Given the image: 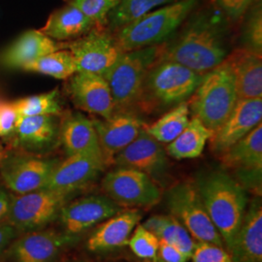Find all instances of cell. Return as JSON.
Segmentation results:
<instances>
[{
    "label": "cell",
    "mask_w": 262,
    "mask_h": 262,
    "mask_svg": "<svg viewBox=\"0 0 262 262\" xmlns=\"http://www.w3.org/2000/svg\"><path fill=\"white\" fill-rule=\"evenodd\" d=\"M193 12L182 25L178 36L168 45H162L159 59L175 61L205 74L228 56L227 19L217 9Z\"/></svg>",
    "instance_id": "cell-1"
},
{
    "label": "cell",
    "mask_w": 262,
    "mask_h": 262,
    "mask_svg": "<svg viewBox=\"0 0 262 262\" xmlns=\"http://www.w3.org/2000/svg\"><path fill=\"white\" fill-rule=\"evenodd\" d=\"M195 184L209 217L229 250L249 205L246 189L223 171L204 174Z\"/></svg>",
    "instance_id": "cell-2"
},
{
    "label": "cell",
    "mask_w": 262,
    "mask_h": 262,
    "mask_svg": "<svg viewBox=\"0 0 262 262\" xmlns=\"http://www.w3.org/2000/svg\"><path fill=\"white\" fill-rule=\"evenodd\" d=\"M199 0H179L152 10L115 30V40L122 52L162 45L195 10Z\"/></svg>",
    "instance_id": "cell-3"
},
{
    "label": "cell",
    "mask_w": 262,
    "mask_h": 262,
    "mask_svg": "<svg viewBox=\"0 0 262 262\" xmlns=\"http://www.w3.org/2000/svg\"><path fill=\"white\" fill-rule=\"evenodd\" d=\"M202 77L181 63L159 59L146 76L137 104L147 111H157L187 102Z\"/></svg>",
    "instance_id": "cell-4"
},
{
    "label": "cell",
    "mask_w": 262,
    "mask_h": 262,
    "mask_svg": "<svg viewBox=\"0 0 262 262\" xmlns=\"http://www.w3.org/2000/svg\"><path fill=\"white\" fill-rule=\"evenodd\" d=\"M238 99L234 76L224 60L203 74L187 105L193 117L215 131L233 110Z\"/></svg>",
    "instance_id": "cell-5"
},
{
    "label": "cell",
    "mask_w": 262,
    "mask_h": 262,
    "mask_svg": "<svg viewBox=\"0 0 262 262\" xmlns=\"http://www.w3.org/2000/svg\"><path fill=\"white\" fill-rule=\"evenodd\" d=\"M161 52L162 45L122 52L104 76L111 89L116 111L126 112V109L137 104L146 76L159 61Z\"/></svg>",
    "instance_id": "cell-6"
},
{
    "label": "cell",
    "mask_w": 262,
    "mask_h": 262,
    "mask_svg": "<svg viewBox=\"0 0 262 262\" xmlns=\"http://www.w3.org/2000/svg\"><path fill=\"white\" fill-rule=\"evenodd\" d=\"M73 194L48 188L13 194L6 223L19 234L43 229L58 219L61 209Z\"/></svg>",
    "instance_id": "cell-7"
},
{
    "label": "cell",
    "mask_w": 262,
    "mask_h": 262,
    "mask_svg": "<svg viewBox=\"0 0 262 262\" xmlns=\"http://www.w3.org/2000/svg\"><path fill=\"white\" fill-rule=\"evenodd\" d=\"M166 204L171 215L187 228L194 240L224 247L225 243L209 217L195 183L186 181L173 186L167 191Z\"/></svg>",
    "instance_id": "cell-8"
},
{
    "label": "cell",
    "mask_w": 262,
    "mask_h": 262,
    "mask_svg": "<svg viewBox=\"0 0 262 262\" xmlns=\"http://www.w3.org/2000/svg\"><path fill=\"white\" fill-rule=\"evenodd\" d=\"M59 160L17 150L1 157L0 178L13 194L44 188Z\"/></svg>",
    "instance_id": "cell-9"
},
{
    "label": "cell",
    "mask_w": 262,
    "mask_h": 262,
    "mask_svg": "<svg viewBox=\"0 0 262 262\" xmlns=\"http://www.w3.org/2000/svg\"><path fill=\"white\" fill-rule=\"evenodd\" d=\"M78 236L53 229H39L18 235L8 246L0 261L58 262Z\"/></svg>",
    "instance_id": "cell-10"
},
{
    "label": "cell",
    "mask_w": 262,
    "mask_h": 262,
    "mask_svg": "<svg viewBox=\"0 0 262 262\" xmlns=\"http://www.w3.org/2000/svg\"><path fill=\"white\" fill-rule=\"evenodd\" d=\"M102 187L107 195L120 206H154L161 198L159 186L152 179L127 167H118L108 172Z\"/></svg>",
    "instance_id": "cell-11"
},
{
    "label": "cell",
    "mask_w": 262,
    "mask_h": 262,
    "mask_svg": "<svg viewBox=\"0 0 262 262\" xmlns=\"http://www.w3.org/2000/svg\"><path fill=\"white\" fill-rule=\"evenodd\" d=\"M78 71L105 76L117 62L122 51L114 36L94 28L85 35L66 44Z\"/></svg>",
    "instance_id": "cell-12"
},
{
    "label": "cell",
    "mask_w": 262,
    "mask_h": 262,
    "mask_svg": "<svg viewBox=\"0 0 262 262\" xmlns=\"http://www.w3.org/2000/svg\"><path fill=\"white\" fill-rule=\"evenodd\" d=\"M225 168L236 171L237 181L246 189L261 192L262 122L221 155Z\"/></svg>",
    "instance_id": "cell-13"
},
{
    "label": "cell",
    "mask_w": 262,
    "mask_h": 262,
    "mask_svg": "<svg viewBox=\"0 0 262 262\" xmlns=\"http://www.w3.org/2000/svg\"><path fill=\"white\" fill-rule=\"evenodd\" d=\"M120 207L109 196L89 195L68 201L58 219L64 232L78 236L120 213Z\"/></svg>",
    "instance_id": "cell-14"
},
{
    "label": "cell",
    "mask_w": 262,
    "mask_h": 262,
    "mask_svg": "<svg viewBox=\"0 0 262 262\" xmlns=\"http://www.w3.org/2000/svg\"><path fill=\"white\" fill-rule=\"evenodd\" d=\"M113 161L119 167L135 169L147 174L156 183L164 178L168 171L167 152L162 144L144 129L137 138L121 150Z\"/></svg>",
    "instance_id": "cell-15"
},
{
    "label": "cell",
    "mask_w": 262,
    "mask_h": 262,
    "mask_svg": "<svg viewBox=\"0 0 262 262\" xmlns=\"http://www.w3.org/2000/svg\"><path fill=\"white\" fill-rule=\"evenodd\" d=\"M68 93L76 107L108 119L116 112L111 89L103 76L77 71L68 79Z\"/></svg>",
    "instance_id": "cell-16"
},
{
    "label": "cell",
    "mask_w": 262,
    "mask_h": 262,
    "mask_svg": "<svg viewBox=\"0 0 262 262\" xmlns=\"http://www.w3.org/2000/svg\"><path fill=\"white\" fill-rule=\"evenodd\" d=\"M262 98L238 99L233 110L211 137V149L220 156L261 123Z\"/></svg>",
    "instance_id": "cell-17"
},
{
    "label": "cell",
    "mask_w": 262,
    "mask_h": 262,
    "mask_svg": "<svg viewBox=\"0 0 262 262\" xmlns=\"http://www.w3.org/2000/svg\"><path fill=\"white\" fill-rule=\"evenodd\" d=\"M106 165L103 159L91 156H68L58 161L44 188L75 193L97 178Z\"/></svg>",
    "instance_id": "cell-18"
},
{
    "label": "cell",
    "mask_w": 262,
    "mask_h": 262,
    "mask_svg": "<svg viewBox=\"0 0 262 262\" xmlns=\"http://www.w3.org/2000/svg\"><path fill=\"white\" fill-rule=\"evenodd\" d=\"M92 121L107 164L137 138L145 124L140 118L127 112L116 113L108 119Z\"/></svg>",
    "instance_id": "cell-19"
},
{
    "label": "cell",
    "mask_w": 262,
    "mask_h": 262,
    "mask_svg": "<svg viewBox=\"0 0 262 262\" xmlns=\"http://www.w3.org/2000/svg\"><path fill=\"white\" fill-rule=\"evenodd\" d=\"M59 126L57 116L20 117L10 137L18 150L39 156L56 145Z\"/></svg>",
    "instance_id": "cell-20"
},
{
    "label": "cell",
    "mask_w": 262,
    "mask_h": 262,
    "mask_svg": "<svg viewBox=\"0 0 262 262\" xmlns=\"http://www.w3.org/2000/svg\"><path fill=\"white\" fill-rule=\"evenodd\" d=\"M66 48V44L48 37L40 30H28L1 52L0 66L23 70L39 57Z\"/></svg>",
    "instance_id": "cell-21"
},
{
    "label": "cell",
    "mask_w": 262,
    "mask_h": 262,
    "mask_svg": "<svg viewBox=\"0 0 262 262\" xmlns=\"http://www.w3.org/2000/svg\"><path fill=\"white\" fill-rule=\"evenodd\" d=\"M232 262H262V206L260 198L248 205L230 249Z\"/></svg>",
    "instance_id": "cell-22"
},
{
    "label": "cell",
    "mask_w": 262,
    "mask_h": 262,
    "mask_svg": "<svg viewBox=\"0 0 262 262\" xmlns=\"http://www.w3.org/2000/svg\"><path fill=\"white\" fill-rule=\"evenodd\" d=\"M59 140L67 156L85 155L106 162L93 121L81 113L66 116L59 126Z\"/></svg>",
    "instance_id": "cell-23"
},
{
    "label": "cell",
    "mask_w": 262,
    "mask_h": 262,
    "mask_svg": "<svg viewBox=\"0 0 262 262\" xmlns=\"http://www.w3.org/2000/svg\"><path fill=\"white\" fill-rule=\"evenodd\" d=\"M142 214L137 209L120 212L104 221L90 236L86 248L92 252H104L126 246Z\"/></svg>",
    "instance_id": "cell-24"
},
{
    "label": "cell",
    "mask_w": 262,
    "mask_h": 262,
    "mask_svg": "<svg viewBox=\"0 0 262 262\" xmlns=\"http://www.w3.org/2000/svg\"><path fill=\"white\" fill-rule=\"evenodd\" d=\"M234 76L239 99L262 98V55L238 49L225 59Z\"/></svg>",
    "instance_id": "cell-25"
},
{
    "label": "cell",
    "mask_w": 262,
    "mask_h": 262,
    "mask_svg": "<svg viewBox=\"0 0 262 262\" xmlns=\"http://www.w3.org/2000/svg\"><path fill=\"white\" fill-rule=\"evenodd\" d=\"M94 21L71 3L53 12L45 26L40 29L48 37L57 42L73 41L82 37L93 28Z\"/></svg>",
    "instance_id": "cell-26"
},
{
    "label": "cell",
    "mask_w": 262,
    "mask_h": 262,
    "mask_svg": "<svg viewBox=\"0 0 262 262\" xmlns=\"http://www.w3.org/2000/svg\"><path fill=\"white\" fill-rule=\"evenodd\" d=\"M214 131L208 128L196 117H192L178 137L167 144L165 150L174 159H196L202 155Z\"/></svg>",
    "instance_id": "cell-27"
},
{
    "label": "cell",
    "mask_w": 262,
    "mask_h": 262,
    "mask_svg": "<svg viewBox=\"0 0 262 262\" xmlns=\"http://www.w3.org/2000/svg\"><path fill=\"white\" fill-rule=\"evenodd\" d=\"M143 225L156 235L159 240L175 245L189 257L191 256L196 241L175 216L172 215H152Z\"/></svg>",
    "instance_id": "cell-28"
},
{
    "label": "cell",
    "mask_w": 262,
    "mask_h": 262,
    "mask_svg": "<svg viewBox=\"0 0 262 262\" xmlns=\"http://www.w3.org/2000/svg\"><path fill=\"white\" fill-rule=\"evenodd\" d=\"M189 112L187 102H183L163 114L158 121L144 124L143 129L160 144H169L187 127L190 121Z\"/></svg>",
    "instance_id": "cell-29"
},
{
    "label": "cell",
    "mask_w": 262,
    "mask_h": 262,
    "mask_svg": "<svg viewBox=\"0 0 262 262\" xmlns=\"http://www.w3.org/2000/svg\"><path fill=\"white\" fill-rule=\"evenodd\" d=\"M23 70L50 76L58 80H68L78 71L73 56L67 48L39 57L25 66Z\"/></svg>",
    "instance_id": "cell-30"
},
{
    "label": "cell",
    "mask_w": 262,
    "mask_h": 262,
    "mask_svg": "<svg viewBox=\"0 0 262 262\" xmlns=\"http://www.w3.org/2000/svg\"><path fill=\"white\" fill-rule=\"evenodd\" d=\"M176 1L179 0H121L118 6L110 13L107 24L115 31L156 8Z\"/></svg>",
    "instance_id": "cell-31"
},
{
    "label": "cell",
    "mask_w": 262,
    "mask_h": 262,
    "mask_svg": "<svg viewBox=\"0 0 262 262\" xmlns=\"http://www.w3.org/2000/svg\"><path fill=\"white\" fill-rule=\"evenodd\" d=\"M13 103L20 117L58 116L62 111L57 90L20 98Z\"/></svg>",
    "instance_id": "cell-32"
},
{
    "label": "cell",
    "mask_w": 262,
    "mask_h": 262,
    "mask_svg": "<svg viewBox=\"0 0 262 262\" xmlns=\"http://www.w3.org/2000/svg\"><path fill=\"white\" fill-rule=\"evenodd\" d=\"M243 18L241 42L244 49L262 55L261 0H256Z\"/></svg>",
    "instance_id": "cell-33"
},
{
    "label": "cell",
    "mask_w": 262,
    "mask_h": 262,
    "mask_svg": "<svg viewBox=\"0 0 262 262\" xmlns=\"http://www.w3.org/2000/svg\"><path fill=\"white\" fill-rule=\"evenodd\" d=\"M126 245L138 258L155 261L159 250V239L144 225H138Z\"/></svg>",
    "instance_id": "cell-34"
},
{
    "label": "cell",
    "mask_w": 262,
    "mask_h": 262,
    "mask_svg": "<svg viewBox=\"0 0 262 262\" xmlns=\"http://www.w3.org/2000/svg\"><path fill=\"white\" fill-rule=\"evenodd\" d=\"M121 0H68V3L81 10L92 19L97 28L108 23V17Z\"/></svg>",
    "instance_id": "cell-35"
},
{
    "label": "cell",
    "mask_w": 262,
    "mask_h": 262,
    "mask_svg": "<svg viewBox=\"0 0 262 262\" xmlns=\"http://www.w3.org/2000/svg\"><path fill=\"white\" fill-rule=\"evenodd\" d=\"M190 258L192 262H232L230 254L224 247L198 241Z\"/></svg>",
    "instance_id": "cell-36"
},
{
    "label": "cell",
    "mask_w": 262,
    "mask_h": 262,
    "mask_svg": "<svg viewBox=\"0 0 262 262\" xmlns=\"http://www.w3.org/2000/svg\"><path fill=\"white\" fill-rule=\"evenodd\" d=\"M215 7L226 19L237 21L242 19L247 11L256 0H213Z\"/></svg>",
    "instance_id": "cell-37"
},
{
    "label": "cell",
    "mask_w": 262,
    "mask_h": 262,
    "mask_svg": "<svg viewBox=\"0 0 262 262\" xmlns=\"http://www.w3.org/2000/svg\"><path fill=\"white\" fill-rule=\"evenodd\" d=\"M19 112L13 102H0V136L10 137L19 122Z\"/></svg>",
    "instance_id": "cell-38"
},
{
    "label": "cell",
    "mask_w": 262,
    "mask_h": 262,
    "mask_svg": "<svg viewBox=\"0 0 262 262\" xmlns=\"http://www.w3.org/2000/svg\"><path fill=\"white\" fill-rule=\"evenodd\" d=\"M190 257L173 244L159 240L155 262H187Z\"/></svg>",
    "instance_id": "cell-39"
},
{
    "label": "cell",
    "mask_w": 262,
    "mask_h": 262,
    "mask_svg": "<svg viewBox=\"0 0 262 262\" xmlns=\"http://www.w3.org/2000/svg\"><path fill=\"white\" fill-rule=\"evenodd\" d=\"M19 233L8 223L0 224V260L11 242Z\"/></svg>",
    "instance_id": "cell-40"
},
{
    "label": "cell",
    "mask_w": 262,
    "mask_h": 262,
    "mask_svg": "<svg viewBox=\"0 0 262 262\" xmlns=\"http://www.w3.org/2000/svg\"><path fill=\"white\" fill-rule=\"evenodd\" d=\"M13 193L4 185H0V224L5 223L9 213Z\"/></svg>",
    "instance_id": "cell-41"
},
{
    "label": "cell",
    "mask_w": 262,
    "mask_h": 262,
    "mask_svg": "<svg viewBox=\"0 0 262 262\" xmlns=\"http://www.w3.org/2000/svg\"><path fill=\"white\" fill-rule=\"evenodd\" d=\"M69 262H85V261H82V260H73V261H69Z\"/></svg>",
    "instance_id": "cell-42"
},
{
    "label": "cell",
    "mask_w": 262,
    "mask_h": 262,
    "mask_svg": "<svg viewBox=\"0 0 262 262\" xmlns=\"http://www.w3.org/2000/svg\"><path fill=\"white\" fill-rule=\"evenodd\" d=\"M0 159H1V157H0Z\"/></svg>",
    "instance_id": "cell-43"
}]
</instances>
